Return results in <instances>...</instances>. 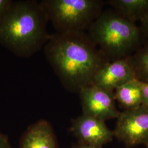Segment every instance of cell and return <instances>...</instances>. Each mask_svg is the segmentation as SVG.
Returning a JSON list of instances; mask_svg holds the SVG:
<instances>
[{
	"label": "cell",
	"mask_w": 148,
	"mask_h": 148,
	"mask_svg": "<svg viewBox=\"0 0 148 148\" xmlns=\"http://www.w3.org/2000/svg\"><path fill=\"white\" fill-rule=\"evenodd\" d=\"M43 50L62 85L73 93L93 85L96 75L109 62L86 32L52 34Z\"/></svg>",
	"instance_id": "1"
},
{
	"label": "cell",
	"mask_w": 148,
	"mask_h": 148,
	"mask_svg": "<svg viewBox=\"0 0 148 148\" xmlns=\"http://www.w3.org/2000/svg\"><path fill=\"white\" fill-rule=\"evenodd\" d=\"M40 2L12 1L0 21V44L16 56L29 58L44 48L51 34Z\"/></svg>",
	"instance_id": "2"
},
{
	"label": "cell",
	"mask_w": 148,
	"mask_h": 148,
	"mask_svg": "<svg viewBox=\"0 0 148 148\" xmlns=\"http://www.w3.org/2000/svg\"><path fill=\"white\" fill-rule=\"evenodd\" d=\"M86 33L109 62L126 58L144 42L139 25L111 8L103 10Z\"/></svg>",
	"instance_id": "3"
},
{
	"label": "cell",
	"mask_w": 148,
	"mask_h": 148,
	"mask_svg": "<svg viewBox=\"0 0 148 148\" xmlns=\"http://www.w3.org/2000/svg\"><path fill=\"white\" fill-rule=\"evenodd\" d=\"M40 2L59 34L87 32L106 4L102 0H42Z\"/></svg>",
	"instance_id": "4"
},
{
	"label": "cell",
	"mask_w": 148,
	"mask_h": 148,
	"mask_svg": "<svg viewBox=\"0 0 148 148\" xmlns=\"http://www.w3.org/2000/svg\"><path fill=\"white\" fill-rule=\"evenodd\" d=\"M114 136L127 147L148 145V109L141 106L123 110L117 118Z\"/></svg>",
	"instance_id": "5"
},
{
	"label": "cell",
	"mask_w": 148,
	"mask_h": 148,
	"mask_svg": "<svg viewBox=\"0 0 148 148\" xmlns=\"http://www.w3.org/2000/svg\"><path fill=\"white\" fill-rule=\"evenodd\" d=\"M79 94L83 114L104 121L117 119L120 115L114 92L92 85L82 88Z\"/></svg>",
	"instance_id": "6"
},
{
	"label": "cell",
	"mask_w": 148,
	"mask_h": 148,
	"mask_svg": "<svg viewBox=\"0 0 148 148\" xmlns=\"http://www.w3.org/2000/svg\"><path fill=\"white\" fill-rule=\"evenodd\" d=\"M69 131L78 142L101 148L114 137V131L108 127L106 121L83 114L71 121Z\"/></svg>",
	"instance_id": "7"
},
{
	"label": "cell",
	"mask_w": 148,
	"mask_h": 148,
	"mask_svg": "<svg viewBox=\"0 0 148 148\" xmlns=\"http://www.w3.org/2000/svg\"><path fill=\"white\" fill-rule=\"evenodd\" d=\"M136 79L127 58L109 62L95 76L93 85L112 92L132 79Z\"/></svg>",
	"instance_id": "8"
},
{
	"label": "cell",
	"mask_w": 148,
	"mask_h": 148,
	"mask_svg": "<svg viewBox=\"0 0 148 148\" xmlns=\"http://www.w3.org/2000/svg\"><path fill=\"white\" fill-rule=\"evenodd\" d=\"M19 148H60L51 123L41 119L27 127L22 135Z\"/></svg>",
	"instance_id": "9"
},
{
	"label": "cell",
	"mask_w": 148,
	"mask_h": 148,
	"mask_svg": "<svg viewBox=\"0 0 148 148\" xmlns=\"http://www.w3.org/2000/svg\"><path fill=\"white\" fill-rule=\"evenodd\" d=\"M106 3L119 16L135 24L148 12V0H109Z\"/></svg>",
	"instance_id": "10"
},
{
	"label": "cell",
	"mask_w": 148,
	"mask_h": 148,
	"mask_svg": "<svg viewBox=\"0 0 148 148\" xmlns=\"http://www.w3.org/2000/svg\"><path fill=\"white\" fill-rule=\"evenodd\" d=\"M115 100L124 110H130L142 106V82L137 79L128 81L114 90Z\"/></svg>",
	"instance_id": "11"
},
{
	"label": "cell",
	"mask_w": 148,
	"mask_h": 148,
	"mask_svg": "<svg viewBox=\"0 0 148 148\" xmlns=\"http://www.w3.org/2000/svg\"><path fill=\"white\" fill-rule=\"evenodd\" d=\"M127 59L136 79L142 82L148 83V41H144L142 46Z\"/></svg>",
	"instance_id": "12"
},
{
	"label": "cell",
	"mask_w": 148,
	"mask_h": 148,
	"mask_svg": "<svg viewBox=\"0 0 148 148\" xmlns=\"http://www.w3.org/2000/svg\"><path fill=\"white\" fill-rule=\"evenodd\" d=\"M140 29L144 41H148V12L139 21Z\"/></svg>",
	"instance_id": "13"
},
{
	"label": "cell",
	"mask_w": 148,
	"mask_h": 148,
	"mask_svg": "<svg viewBox=\"0 0 148 148\" xmlns=\"http://www.w3.org/2000/svg\"><path fill=\"white\" fill-rule=\"evenodd\" d=\"M13 0H0V21L5 15Z\"/></svg>",
	"instance_id": "14"
},
{
	"label": "cell",
	"mask_w": 148,
	"mask_h": 148,
	"mask_svg": "<svg viewBox=\"0 0 148 148\" xmlns=\"http://www.w3.org/2000/svg\"><path fill=\"white\" fill-rule=\"evenodd\" d=\"M142 106L148 109V83L142 82Z\"/></svg>",
	"instance_id": "15"
},
{
	"label": "cell",
	"mask_w": 148,
	"mask_h": 148,
	"mask_svg": "<svg viewBox=\"0 0 148 148\" xmlns=\"http://www.w3.org/2000/svg\"><path fill=\"white\" fill-rule=\"evenodd\" d=\"M0 148H13L9 138L5 134L0 131Z\"/></svg>",
	"instance_id": "16"
},
{
	"label": "cell",
	"mask_w": 148,
	"mask_h": 148,
	"mask_svg": "<svg viewBox=\"0 0 148 148\" xmlns=\"http://www.w3.org/2000/svg\"><path fill=\"white\" fill-rule=\"evenodd\" d=\"M102 148L99 147H97L95 145H91L88 144H85L83 143L78 142L76 144H73L70 148Z\"/></svg>",
	"instance_id": "17"
},
{
	"label": "cell",
	"mask_w": 148,
	"mask_h": 148,
	"mask_svg": "<svg viewBox=\"0 0 148 148\" xmlns=\"http://www.w3.org/2000/svg\"><path fill=\"white\" fill-rule=\"evenodd\" d=\"M147 148H148V145H147Z\"/></svg>",
	"instance_id": "18"
}]
</instances>
